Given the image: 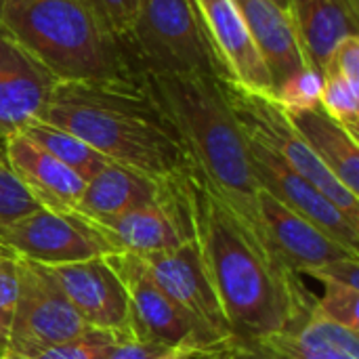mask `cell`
Masks as SVG:
<instances>
[{
	"label": "cell",
	"instance_id": "9a60e30c",
	"mask_svg": "<svg viewBox=\"0 0 359 359\" xmlns=\"http://www.w3.org/2000/svg\"><path fill=\"white\" fill-rule=\"evenodd\" d=\"M107 261L118 271L124 284L130 305L133 332L141 339L156 341L164 347L191 345L198 351L189 322L149 278L143 261L137 255L128 252L107 255Z\"/></svg>",
	"mask_w": 359,
	"mask_h": 359
},
{
	"label": "cell",
	"instance_id": "5b68a950",
	"mask_svg": "<svg viewBox=\"0 0 359 359\" xmlns=\"http://www.w3.org/2000/svg\"><path fill=\"white\" fill-rule=\"evenodd\" d=\"M124 48L137 69L198 74L231 82L191 0H139Z\"/></svg>",
	"mask_w": 359,
	"mask_h": 359
},
{
	"label": "cell",
	"instance_id": "4316f807",
	"mask_svg": "<svg viewBox=\"0 0 359 359\" xmlns=\"http://www.w3.org/2000/svg\"><path fill=\"white\" fill-rule=\"evenodd\" d=\"M38 208L40 204L25 189V185L15 177V172L8 168V164L0 154V225L13 223Z\"/></svg>",
	"mask_w": 359,
	"mask_h": 359
},
{
	"label": "cell",
	"instance_id": "9c48e42d",
	"mask_svg": "<svg viewBox=\"0 0 359 359\" xmlns=\"http://www.w3.org/2000/svg\"><path fill=\"white\" fill-rule=\"evenodd\" d=\"M0 248L38 265H61L114 255L116 248L74 210L38 208L0 225Z\"/></svg>",
	"mask_w": 359,
	"mask_h": 359
},
{
	"label": "cell",
	"instance_id": "e0dca14e",
	"mask_svg": "<svg viewBox=\"0 0 359 359\" xmlns=\"http://www.w3.org/2000/svg\"><path fill=\"white\" fill-rule=\"evenodd\" d=\"M0 154L15 177L25 185L42 208L72 210L76 208L86 181L53 158L25 135L15 133L0 143Z\"/></svg>",
	"mask_w": 359,
	"mask_h": 359
},
{
	"label": "cell",
	"instance_id": "277c9868",
	"mask_svg": "<svg viewBox=\"0 0 359 359\" xmlns=\"http://www.w3.org/2000/svg\"><path fill=\"white\" fill-rule=\"evenodd\" d=\"M0 23L59 82H122L137 67L82 0H2Z\"/></svg>",
	"mask_w": 359,
	"mask_h": 359
},
{
	"label": "cell",
	"instance_id": "e575fe53",
	"mask_svg": "<svg viewBox=\"0 0 359 359\" xmlns=\"http://www.w3.org/2000/svg\"><path fill=\"white\" fill-rule=\"evenodd\" d=\"M273 2H276V4H280L282 8H286V11H288V0H273ZM288 13H290V11H288Z\"/></svg>",
	"mask_w": 359,
	"mask_h": 359
},
{
	"label": "cell",
	"instance_id": "8fae6325",
	"mask_svg": "<svg viewBox=\"0 0 359 359\" xmlns=\"http://www.w3.org/2000/svg\"><path fill=\"white\" fill-rule=\"evenodd\" d=\"M246 137V135H244ZM257 185L292 212L301 215L347 250L359 255V227L353 225L316 185L292 170L273 151L246 137Z\"/></svg>",
	"mask_w": 359,
	"mask_h": 359
},
{
	"label": "cell",
	"instance_id": "d4e9b609",
	"mask_svg": "<svg viewBox=\"0 0 359 359\" xmlns=\"http://www.w3.org/2000/svg\"><path fill=\"white\" fill-rule=\"evenodd\" d=\"M324 284V294L316 299L311 316L324 318L353 332L359 330V288L332 278H318Z\"/></svg>",
	"mask_w": 359,
	"mask_h": 359
},
{
	"label": "cell",
	"instance_id": "d6a6232c",
	"mask_svg": "<svg viewBox=\"0 0 359 359\" xmlns=\"http://www.w3.org/2000/svg\"><path fill=\"white\" fill-rule=\"evenodd\" d=\"M198 359H271V353L261 343H244L240 339H233Z\"/></svg>",
	"mask_w": 359,
	"mask_h": 359
},
{
	"label": "cell",
	"instance_id": "4dcf8cb0",
	"mask_svg": "<svg viewBox=\"0 0 359 359\" xmlns=\"http://www.w3.org/2000/svg\"><path fill=\"white\" fill-rule=\"evenodd\" d=\"M326 74H334L343 80H347L351 86L359 88V34L345 36L332 50Z\"/></svg>",
	"mask_w": 359,
	"mask_h": 359
},
{
	"label": "cell",
	"instance_id": "7a4b0ae2",
	"mask_svg": "<svg viewBox=\"0 0 359 359\" xmlns=\"http://www.w3.org/2000/svg\"><path fill=\"white\" fill-rule=\"evenodd\" d=\"M38 120L80 137L109 162L156 181H177L194 168L139 74L122 82H57Z\"/></svg>",
	"mask_w": 359,
	"mask_h": 359
},
{
	"label": "cell",
	"instance_id": "74e56055",
	"mask_svg": "<svg viewBox=\"0 0 359 359\" xmlns=\"http://www.w3.org/2000/svg\"><path fill=\"white\" fill-rule=\"evenodd\" d=\"M0 359H4V358H2V353H0Z\"/></svg>",
	"mask_w": 359,
	"mask_h": 359
},
{
	"label": "cell",
	"instance_id": "cb8c5ba5",
	"mask_svg": "<svg viewBox=\"0 0 359 359\" xmlns=\"http://www.w3.org/2000/svg\"><path fill=\"white\" fill-rule=\"evenodd\" d=\"M320 107L324 114L345 128L355 141H359V88L347 80L326 74L320 95Z\"/></svg>",
	"mask_w": 359,
	"mask_h": 359
},
{
	"label": "cell",
	"instance_id": "ac0fdd59",
	"mask_svg": "<svg viewBox=\"0 0 359 359\" xmlns=\"http://www.w3.org/2000/svg\"><path fill=\"white\" fill-rule=\"evenodd\" d=\"M238 6L276 88L292 74L309 67L294 21L273 0H233Z\"/></svg>",
	"mask_w": 359,
	"mask_h": 359
},
{
	"label": "cell",
	"instance_id": "4fadbf2b",
	"mask_svg": "<svg viewBox=\"0 0 359 359\" xmlns=\"http://www.w3.org/2000/svg\"><path fill=\"white\" fill-rule=\"evenodd\" d=\"M257 202L271 250L276 252L278 261L297 276H311L330 263L359 259V255L341 246L320 227L286 208L261 187Z\"/></svg>",
	"mask_w": 359,
	"mask_h": 359
},
{
	"label": "cell",
	"instance_id": "44dd1931",
	"mask_svg": "<svg viewBox=\"0 0 359 359\" xmlns=\"http://www.w3.org/2000/svg\"><path fill=\"white\" fill-rule=\"evenodd\" d=\"M286 114L322 164L351 194L359 196V141L330 120L320 105Z\"/></svg>",
	"mask_w": 359,
	"mask_h": 359
},
{
	"label": "cell",
	"instance_id": "d590c367",
	"mask_svg": "<svg viewBox=\"0 0 359 359\" xmlns=\"http://www.w3.org/2000/svg\"><path fill=\"white\" fill-rule=\"evenodd\" d=\"M4 359H29V358H19V355H11V353H2Z\"/></svg>",
	"mask_w": 359,
	"mask_h": 359
},
{
	"label": "cell",
	"instance_id": "8d00e7d4",
	"mask_svg": "<svg viewBox=\"0 0 359 359\" xmlns=\"http://www.w3.org/2000/svg\"><path fill=\"white\" fill-rule=\"evenodd\" d=\"M271 353V359H286V358H282V355H278V353H273V351H269Z\"/></svg>",
	"mask_w": 359,
	"mask_h": 359
},
{
	"label": "cell",
	"instance_id": "3957f363",
	"mask_svg": "<svg viewBox=\"0 0 359 359\" xmlns=\"http://www.w3.org/2000/svg\"><path fill=\"white\" fill-rule=\"evenodd\" d=\"M137 74L181 139L196 172L229 206L250 236L271 250L259 212V185L248 143L225 97V80L151 69H137Z\"/></svg>",
	"mask_w": 359,
	"mask_h": 359
},
{
	"label": "cell",
	"instance_id": "2e32d148",
	"mask_svg": "<svg viewBox=\"0 0 359 359\" xmlns=\"http://www.w3.org/2000/svg\"><path fill=\"white\" fill-rule=\"evenodd\" d=\"M82 219L88 221L116 248V252L145 257L172 250L187 242V225L175 181L168 183L164 198L154 204L107 219Z\"/></svg>",
	"mask_w": 359,
	"mask_h": 359
},
{
	"label": "cell",
	"instance_id": "6da1fadb",
	"mask_svg": "<svg viewBox=\"0 0 359 359\" xmlns=\"http://www.w3.org/2000/svg\"><path fill=\"white\" fill-rule=\"evenodd\" d=\"M187 240L198 250L236 339L263 343L303 324L316 297L191 168L175 181Z\"/></svg>",
	"mask_w": 359,
	"mask_h": 359
},
{
	"label": "cell",
	"instance_id": "7c38bea8",
	"mask_svg": "<svg viewBox=\"0 0 359 359\" xmlns=\"http://www.w3.org/2000/svg\"><path fill=\"white\" fill-rule=\"evenodd\" d=\"M57 82L0 23V143L42 116Z\"/></svg>",
	"mask_w": 359,
	"mask_h": 359
},
{
	"label": "cell",
	"instance_id": "ba28073f",
	"mask_svg": "<svg viewBox=\"0 0 359 359\" xmlns=\"http://www.w3.org/2000/svg\"><path fill=\"white\" fill-rule=\"evenodd\" d=\"M88 330L53 278L38 263L19 259V297L4 353L32 359Z\"/></svg>",
	"mask_w": 359,
	"mask_h": 359
},
{
	"label": "cell",
	"instance_id": "52a82bcc",
	"mask_svg": "<svg viewBox=\"0 0 359 359\" xmlns=\"http://www.w3.org/2000/svg\"><path fill=\"white\" fill-rule=\"evenodd\" d=\"M139 259L143 261L149 278L189 322L200 355L236 339L198 250L189 240L172 250L154 252Z\"/></svg>",
	"mask_w": 359,
	"mask_h": 359
},
{
	"label": "cell",
	"instance_id": "8992f818",
	"mask_svg": "<svg viewBox=\"0 0 359 359\" xmlns=\"http://www.w3.org/2000/svg\"><path fill=\"white\" fill-rule=\"evenodd\" d=\"M223 90L242 133L282 158L359 227V198L322 164V160L290 122L286 109L273 99L248 93L227 80L223 82Z\"/></svg>",
	"mask_w": 359,
	"mask_h": 359
},
{
	"label": "cell",
	"instance_id": "5bb4252c",
	"mask_svg": "<svg viewBox=\"0 0 359 359\" xmlns=\"http://www.w3.org/2000/svg\"><path fill=\"white\" fill-rule=\"evenodd\" d=\"M231 84L273 99L269 69L233 0H191Z\"/></svg>",
	"mask_w": 359,
	"mask_h": 359
},
{
	"label": "cell",
	"instance_id": "f1b7e54d",
	"mask_svg": "<svg viewBox=\"0 0 359 359\" xmlns=\"http://www.w3.org/2000/svg\"><path fill=\"white\" fill-rule=\"evenodd\" d=\"M118 337L101 330H88L86 334L67 343L48 347L32 359H103Z\"/></svg>",
	"mask_w": 359,
	"mask_h": 359
},
{
	"label": "cell",
	"instance_id": "83f0119b",
	"mask_svg": "<svg viewBox=\"0 0 359 359\" xmlns=\"http://www.w3.org/2000/svg\"><path fill=\"white\" fill-rule=\"evenodd\" d=\"M19 297V257L0 248V353H4Z\"/></svg>",
	"mask_w": 359,
	"mask_h": 359
},
{
	"label": "cell",
	"instance_id": "603a6c76",
	"mask_svg": "<svg viewBox=\"0 0 359 359\" xmlns=\"http://www.w3.org/2000/svg\"><path fill=\"white\" fill-rule=\"evenodd\" d=\"M21 135H25L29 141L40 145L44 151H48L53 158L63 162L67 168H72L76 175H80L86 183L109 164L105 156H101L97 149H93L88 143H84L80 137L53 126L42 120H32L21 128Z\"/></svg>",
	"mask_w": 359,
	"mask_h": 359
},
{
	"label": "cell",
	"instance_id": "484cf974",
	"mask_svg": "<svg viewBox=\"0 0 359 359\" xmlns=\"http://www.w3.org/2000/svg\"><path fill=\"white\" fill-rule=\"evenodd\" d=\"M324 76L311 67H305L292 76H288L273 93V101L282 105L286 111L311 109L320 105Z\"/></svg>",
	"mask_w": 359,
	"mask_h": 359
},
{
	"label": "cell",
	"instance_id": "1f68e13d",
	"mask_svg": "<svg viewBox=\"0 0 359 359\" xmlns=\"http://www.w3.org/2000/svg\"><path fill=\"white\" fill-rule=\"evenodd\" d=\"M168 349L170 347H164L156 341H147L130 334V337L116 339L103 359H156Z\"/></svg>",
	"mask_w": 359,
	"mask_h": 359
},
{
	"label": "cell",
	"instance_id": "836d02e7",
	"mask_svg": "<svg viewBox=\"0 0 359 359\" xmlns=\"http://www.w3.org/2000/svg\"><path fill=\"white\" fill-rule=\"evenodd\" d=\"M200 353L191 347V345H177V347H170L168 351H164L160 358L156 359H198Z\"/></svg>",
	"mask_w": 359,
	"mask_h": 359
},
{
	"label": "cell",
	"instance_id": "7402d4cb",
	"mask_svg": "<svg viewBox=\"0 0 359 359\" xmlns=\"http://www.w3.org/2000/svg\"><path fill=\"white\" fill-rule=\"evenodd\" d=\"M261 345L286 359H359L358 332L318 316Z\"/></svg>",
	"mask_w": 359,
	"mask_h": 359
},
{
	"label": "cell",
	"instance_id": "d6986e66",
	"mask_svg": "<svg viewBox=\"0 0 359 359\" xmlns=\"http://www.w3.org/2000/svg\"><path fill=\"white\" fill-rule=\"evenodd\" d=\"M288 11L309 67L322 76L334 46L359 34V0H288Z\"/></svg>",
	"mask_w": 359,
	"mask_h": 359
},
{
	"label": "cell",
	"instance_id": "30bf717a",
	"mask_svg": "<svg viewBox=\"0 0 359 359\" xmlns=\"http://www.w3.org/2000/svg\"><path fill=\"white\" fill-rule=\"evenodd\" d=\"M40 267L53 278L72 307L93 330L109 332L118 339L135 334L124 284L107 261V255Z\"/></svg>",
	"mask_w": 359,
	"mask_h": 359
},
{
	"label": "cell",
	"instance_id": "ffe728a7",
	"mask_svg": "<svg viewBox=\"0 0 359 359\" xmlns=\"http://www.w3.org/2000/svg\"><path fill=\"white\" fill-rule=\"evenodd\" d=\"M170 181H156L143 172L109 162L84 187L74 212L86 219H107L154 204L164 198Z\"/></svg>",
	"mask_w": 359,
	"mask_h": 359
},
{
	"label": "cell",
	"instance_id": "f546056e",
	"mask_svg": "<svg viewBox=\"0 0 359 359\" xmlns=\"http://www.w3.org/2000/svg\"><path fill=\"white\" fill-rule=\"evenodd\" d=\"M105 25L107 29L122 40L128 36L135 19H137V11H139V0H82Z\"/></svg>",
	"mask_w": 359,
	"mask_h": 359
}]
</instances>
